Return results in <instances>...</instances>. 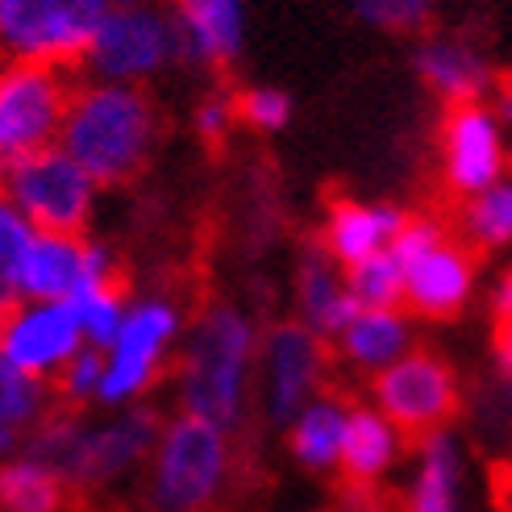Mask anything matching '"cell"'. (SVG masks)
<instances>
[{
	"label": "cell",
	"instance_id": "obj_1",
	"mask_svg": "<svg viewBox=\"0 0 512 512\" xmlns=\"http://www.w3.org/2000/svg\"><path fill=\"white\" fill-rule=\"evenodd\" d=\"M259 338L263 321L234 296H209L192 304L184 342L171 363V404L175 413L200 417L229 433L250 429L254 383H259Z\"/></svg>",
	"mask_w": 512,
	"mask_h": 512
},
{
	"label": "cell",
	"instance_id": "obj_2",
	"mask_svg": "<svg viewBox=\"0 0 512 512\" xmlns=\"http://www.w3.org/2000/svg\"><path fill=\"white\" fill-rule=\"evenodd\" d=\"M163 413L155 404L134 408H59L50 413L25 450L46 458L63 475L75 500H96L134 488L150 446L159 438Z\"/></svg>",
	"mask_w": 512,
	"mask_h": 512
},
{
	"label": "cell",
	"instance_id": "obj_3",
	"mask_svg": "<svg viewBox=\"0 0 512 512\" xmlns=\"http://www.w3.org/2000/svg\"><path fill=\"white\" fill-rule=\"evenodd\" d=\"M59 146L100 188L134 184L163 146V105L155 88L75 75Z\"/></svg>",
	"mask_w": 512,
	"mask_h": 512
},
{
	"label": "cell",
	"instance_id": "obj_4",
	"mask_svg": "<svg viewBox=\"0 0 512 512\" xmlns=\"http://www.w3.org/2000/svg\"><path fill=\"white\" fill-rule=\"evenodd\" d=\"M242 488V438L188 413H163L134 483L138 512H225Z\"/></svg>",
	"mask_w": 512,
	"mask_h": 512
},
{
	"label": "cell",
	"instance_id": "obj_5",
	"mask_svg": "<svg viewBox=\"0 0 512 512\" xmlns=\"http://www.w3.org/2000/svg\"><path fill=\"white\" fill-rule=\"evenodd\" d=\"M188 317V296L171 284L130 292V309H125L117 334L109 338V346H100L96 408H134L155 400V392L171 379Z\"/></svg>",
	"mask_w": 512,
	"mask_h": 512
},
{
	"label": "cell",
	"instance_id": "obj_6",
	"mask_svg": "<svg viewBox=\"0 0 512 512\" xmlns=\"http://www.w3.org/2000/svg\"><path fill=\"white\" fill-rule=\"evenodd\" d=\"M392 254L404 275L400 304L417 321H454L458 313H467L479 288V259L446 217L408 213Z\"/></svg>",
	"mask_w": 512,
	"mask_h": 512
},
{
	"label": "cell",
	"instance_id": "obj_7",
	"mask_svg": "<svg viewBox=\"0 0 512 512\" xmlns=\"http://www.w3.org/2000/svg\"><path fill=\"white\" fill-rule=\"evenodd\" d=\"M184 63V38L167 0H117L80 63V75L155 88Z\"/></svg>",
	"mask_w": 512,
	"mask_h": 512
},
{
	"label": "cell",
	"instance_id": "obj_8",
	"mask_svg": "<svg viewBox=\"0 0 512 512\" xmlns=\"http://www.w3.org/2000/svg\"><path fill=\"white\" fill-rule=\"evenodd\" d=\"M334 350L321 334L296 317L267 321L259 338V383H254V413L263 425L284 429L304 404L334 388Z\"/></svg>",
	"mask_w": 512,
	"mask_h": 512
},
{
	"label": "cell",
	"instance_id": "obj_9",
	"mask_svg": "<svg viewBox=\"0 0 512 512\" xmlns=\"http://www.w3.org/2000/svg\"><path fill=\"white\" fill-rule=\"evenodd\" d=\"M0 188L30 221V229H50V234H92L100 196H105V188L63 146L17 159L0 171Z\"/></svg>",
	"mask_w": 512,
	"mask_h": 512
},
{
	"label": "cell",
	"instance_id": "obj_10",
	"mask_svg": "<svg viewBox=\"0 0 512 512\" xmlns=\"http://www.w3.org/2000/svg\"><path fill=\"white\" fill-rule=\"evenodd\" d=\"M117 0H0V59L80 71Z\"/></svg>",
	"mask_w": 512,
	"mask_h": 512
},
{
	"label": "cell",
	"instance_id": "obj_11",
	"mask_svg": "<svg viewBox=\"0 0 512 512\" xmlns=\"http://www.w3.org/2000/svg\"><path fill=\"white\" fill-rule=\"evenodd\" d=\"M367 396L392 425H400L408 438H425V433L450 429L463 413V379L442 350L413 346L388 371H379L371 383H363Z\"/></svg>",
	"mask_w": 512,
	"mask_h": 512
},
{
	"label": "cell",
	"instance_id": "obj_12",
	"mask_svg": "<svg viewBox=\"0 0 512 512\" xmlns=\"http://www.w3.org/2000/svg\"><path fill=\"white\" fill-rule=\"evenodd\" d=\"M75 71L0 59V171L59 146Z\"/></svg>",
	"mask_w": 512,
	"mask_h": 512
},
{
	"label": "cell",
	"instance_id": "obj_13",
	"mask_svg": "<svg viewBox=\"0 0 512 512\" xmlns=\"http://www.w3.org/2000/svg\"><path fill=\"white\" fill-rule=\"evenodd\" d=\"M121 279V259L109 242L92 234H50L34 229L17 254L9 292L17 300H71L92 284Z\"/></svg>",
	"mask_w": 512,
	"mask_h": 512
},
{
	"label": "cell",
	"instance_id": "obj_14",
	"mask_svg": "<svg viewBox=\"0 0 512 512\" xmlns=\"http://www.w3.org/2000/svg\"><path fill=\"white\" fill-rule=\"evenodd\" d=\"M84 329L71 300H9L0 309V363L30 375L38 383H55L59 371L80 354Z\"/></svg>",
	"mask_w": 512,
	"mask_h": 512
},
{
	"label": "cell",
	"instance_id": "obj_15",
	"mask_svg": "<svg viewBox=\"0 0 512 512\" xmlns=\"http://www.w3.org/2000/svg\"><path fill=\"white\" fill-rule=\"evenodd\" d=\"M388 504L392 512H475V458L463 433L450 425L417 438Z\"/></svg>",
	"mask_w": 512,
	"mask_h": 512
},
{
	"label": "cell",
	"instance_id": "obj_16",
	"mask_svg": "<svg viewBox=\"0 0 512 512\" xmlns=\"http://www.w3.org/2000/svg\"><path fill=\"white\" fill-rule=\"evenodd\" d=\"M504 125L488 100L471 105H446L438 125V175L442 188L454 200H467L483 192L496 179H504Z\"/></svg>",
	"mask_w": 512,
	"mask_h": 512
},
{
	"label": "cell",
	"instance_id": "obj_17",
	"mask_svg": "<svg viewBox=\"0 0 512 512\" xmlns=\"http://www.w3.org/2000/svg\"><path fill=\"white\" fill-rule=\"evenodd\" d=\"M408 450H413V438H408L400 425H392L371 400H354L342 463H338L342 496L388 500L404 463H408Z\"/></svg>",
	"mask_w": 512,
	"mask_h": 512
},
{
	"label": "cell",
	"instance_id": "obj_18",
	"mask_svg": "<svg viewBox=\"0 0 512 512\" xmlns=\"http://www.w3.org/2000/svg\"><path fill=\"white\" fill-rule=\"evenodd\" d=\"M417 346V317L408 309H354L350 321L329 338L334 371L350 383H371L379 371H388L396 358Z\"/></svg>",
	"mask_w": 512,
	"mask_h": 512
},
{
	"label": "cell",
	"instance_id": "obj_19",
	"mask_svg": "<svg viewBox=\"0 0 512 512\" xmlns=\"http://www.w3.org/2000/svg\"><path fill=\"white\" fill-rule=\"evenodd\" d=\"M404 221H408V213L400 209V204L363 200V196H334L325 204L313 242L334 263L354 267V263L371 259V254L392 250V242L400 238Z\"/></svg>",
	"mask_w": 512,
	"mask_h": 512
},
{
	"label": "cell",
	"instance_id": "obj_20",
	"mask_svg": "<svg viewBox=\"0 0 512 512\" xmlns=\"http://www.w3.org/2000/svg\"><path fill=\"white\" fill-rule=\"evenodd\" d=\"M179 38H184V63L200 71H229L250 34V0H167Z\"/></svg>",
	"mask_w": 512,
	"mask_h": 512
},
{
	"label": "cell",
	"instance_id": "obj_21",
	"mask_svg": "<svg viewBox=\"0 0 512 512\" xmlns=\"http://www.w3.org/2000/svg\"><path fill=\"white\" fill-rule=\"evenodd\" d=\"M413 71L417 80L442 100V105H471V100H488L496 88L492 59L463 38V34H433L425 30L413 46Z\"/></svg>",
	"mask_w": 512,
	"mask_h": 512
},
{
	"label": "cell",
	"instance_id": "obj_22",
	"mask_svg": "<svg viewBox=\"0 0 512 512\" xmlns=\"http://www.w3.org/2000/svg\"><path fill=\"white\" fill-rule=\"evenodd\" d=\"M350 404L354 396H346L342 388H329L317 400H309L300 413L279 429L284 433L288 458L317 479H338V463H342V446H346V425H350Z\"/></svg>",
	"mask_w": 512,
	"mask_h": 512
},
{
	"label": "cell",
	"instance_id": "obj_23",
	"mask_svg": "<svg viewBox=\"0 0 512 512\" xmlns=\"http://www.w3.org/2000/svg\"><path fill=\"white\" fill-rule=\"evenodd\" d=\"M288 296H292V317L300 325H309L313 334H321L325 342L334 338L350 321V313L358 309L350 288H346V267L329 259L317 242L304 246V254L296 259Z\"/></svg>",
	"mask_w": 512,
	"mask_h": 512
},
{
	"label": "cell",
	"instance_id": "obj_24",
	"mask_svg": "<svg viewBox=\"0 0 512 512\" xmlns=\"http://www.w3.org/2000/svg\"><path fill=\"white\" fill-rule=\"evenodd\" d=\"M71 504L63 475L34 450L0 458V512H71Z\"/></svg>",
	"mask_w": 512,
	"mask_h": 512
},
{
	"label": "cell",
	"instance_id": "obj_25",
	"mask_svg": "<svg viewBox=\"0 0 512 512\" xmlns=\"http://www.w3.org/2000/svg\"><path fill=\"white\" fill-rule=\"evenodd\" d=\"M50 413H55L50 383H38L30 375L13 371L9 363H0V458L25 450V442L34 438V429Z\"/></svg>",
	"mask_w": 512,
	"mask_h": 512
},
{
	"label": "cell",
	"instance_id": "obj_26",
	"mask_svg": "<svg viewBox=\"0 0 512 512\" xmlns=\"http://www.w3.org/2000/svg\"><path fill=\"white\" fill-rule=\"evenodd\" d=\"M450 225L475 254L508 250L512 246V179H496L483 192L458 200Z\"/></svg>",
	"mask_w": 512,
	"mask_h": 512
},
{
	"label": "cell",
	"instance_id": "obj_27",
	"mask_svg": "<svg viewBox=\"0 0 512 512\" xmlns=\"http://www.w3.org/2000/svg\"><path fill=\"white\" fill-rule=\"evenodd\" d=\"M71 309H75V317H80L84 342L100 350V346H109V338L117 334L125 309H130V288H125V279L92 284L80 296H71Z\"/></svg>",
	"mask_w": 512,
	"mask_h": 512
},
{
	"label": "cell",
	"instance_id": "obj_28",
	"mask_svg": "<svg viewBox=\"0 0 512 512\" xmlns=\"http://www.w3.org/2000/svg\"><path fill=\"white\" fill-rule=\"evenodd\" d=\"M346 288L358 309H396L404 300V275H400L396 254L383 250V254H371V259L346 267Z\"/></svg>",
	"mask_w": 512,
	"mask_h": 512
},
{
	"label": "cell",
	"instance_id": "obj_29",
	"mask_svg": "<svg viewBox=\"0 0 512 512\" xmlns=\"http://www.w3.org/2000/svg\"><path fill=\"white\" fill-rule=\"evenodd\" d=\"M234 100H238V121L242 130L250 134H263V138H275L284 134L292 125V96L275 84H246V88H234Z\"/></svg>",
	"mask_w": 512,
	"mask_h": 512
},
{
	"label": "cell",
	"instance_id": "obj_30",
	"mask_svg": "<svg viewBox=\"0 0 512 512\" xmlns=\"http://www.w3.org/2000/svg\"><path fill=\"white\" fill-rule=\"evenodd\" d=\"M238 130H242V121H238L234 92H229V88H209V92L196 96V105H192V134L204 146H225Z\"/></svg>",
	"mask_w": 512,
	"mask_h": 512
},
{
	"label": "cell",
	"instance_id": "obj_31",
	"mask_svg": "<svg viewBox=\"0 0 512 512\" xmlns=\"http://www.w3.org/2000/svg\"><path fill=\"white\" fill-rule=\"evenodd\" d=\"M50 392H55L59 408H96V396H100V350L84 346L59 371V379L50 383Z\"/></svg>",
	"mask_w": 512,
	"mask_h": 512
},
{
	"label": "cell",
	"instance_id": "obj_32",
	"mask_svg": "<svg viewBox=\"0 0 512 512\" xmlns=\"http://www.w3.org/2000/svg\"><path fill=\"white\" fill-rule=\"evenodd\" d=\"M483 425H488V438L512 454V371H496L483 396Z\"/></svg>",
	"mask_w": 512,
	"mask_h": 512
},
{
	"label": "cell",
	"instance_id": "obj_33",
	"mask_svg": "<svg viewBox=\"0 0 512 512\" xmlns=\"http://www.w3.org/2000/svg\"><path fill=\"white\" fill-rule=\"evenodd\" d=\"M30 234H34L30 221L17 213V204L5 196V188H0V279L13 275V263L25 250V242H30Z\"/></svg>",
	"mask_w": 512,
	"mask_h": 512
},
{
	"label": "cell",
	"instance_id": "obj_34",
	"mask_svg": "<svg viewBox=\"0 0 512 512\" xmlns=\"http://www.w3.org/2000/svg\"><path fill=\"white\" fill-rule=\"evenodd\" d=\"M492 317H496V325H512V267L508 271H500V279L492 284Z\"/></svg>",
	"mask_w": 512,
	"mask_h": 512
},
{
	"label": "cell",
	"instance_id": "obj_35",
	"mask_svg": "<svg viewBox=\"0 0 512 512\" xmlns=\"http://www.w3.org/2000/svg\"><path fill=\"white\" fill-rule=\"evenodd\" d=\"M496 88H500V92H496V105H492V109H496L500 125H512V71H504V75H500Z\"/></svg>",
	"mask_w": 512,
	"mask_h": 512
},
{
	"label": "cell",
	"instance_id": "obj_36",
	"mask_svg": "<svg viewBox=\"0 0 512 512\" xmlns=\"http://www.w3.org/2000/svg\"><path fill=\"white\" fill-rule=\"evenodd\" d=\"M496 512H512V467L496 483Z\"/></svg>",
	"mask_w": 512,
	"mask_h": 512
},
{
	"label": "cell",
	"instance_id": "obj_37",
	"mask_svg": "<svg viewBox=\"0 0 512 512\" xmlns=\"http://www.w3.org/2000/svg\"><path fill=\"white\" fill-rule=\"evenodd\" d=\"M9 300H13V292H9V279H0V309H5Z\"/></svg>",
	"mask_w": 512,
	"mask_h": 512
},
{
	"label": "cell",
	"instance_id": "obj_38",
	"mask_svg": "<svg viewBox=\"0 0 512 512\" xmlns=\"http://www.w3.org/2000/svg\"><path fill=\"white\" fill-rule=\"evenodd\" d=\"M321 512H358V508H354V504H346V500H342V504H334V508H321Z\"/></svg>",
	"mask_w": 512,
	"mask_h": 512
}]
</instances>
